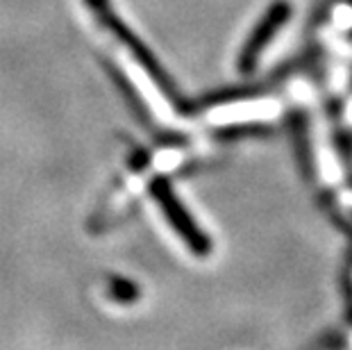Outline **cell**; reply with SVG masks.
Returning <instances> with one entry per match:
<instances>
[{"mask_svg": "<svg viewBox=\"0 0 352 350\" xmlns=\"http://www.w3.org/2000/svg\"><path fill=\"white\" fill-rule=\"evenodd\" d=\"M85 3L89 5V10L96 14V19L100 21V25L107 28L109 32L114 34L127 50H130V55L137 59L141 66H144V71L148 73V76H151V80L155 82V85L162 89V94L166 96V98L177 107L179 105V94L175 91L173 82L168 80L166 71L162 69L160 62H157V59L153 57L151 50H148L144 43H141V39H137V36L132 34V30L116 17L114 10H111V5H109V0H85Z\"/></svg>", "mask_w": 352, "mask_h": 350, "instance_id": "cell-1", "label": "cell"}, {"mask_svg": "<svg viewBox=\"0 0 352 350\" xmlns=\"http://www.w3.org/2000/svg\"><path fill=\"white\" fill-rule=\"evenodd\" d=\"M151 193L157 207L166 216L168 226L179 234V239L186 243V248L200 257H207L209 252H212V241H209V237L200 230L198 223L193 221V216L186 212V207L182 205V200L175 196V191L166 177H155L151 182Z\"/></svg>", "mask_w": 352, "mask_h": 350, "instance_id": "cell-2", "label": "cell"}, {"mask_svg": "<svg viewBox=\"0 0 352 350\" xmlns=\"http://www.w3.org/2000/svg\"><path fill=\"white\" fill-rule=\"evenodd\" d=\"M291 3L289 0H275V3L264 12V17L259 19V23L254 25L250 36L245 39L241 53H239V71L241 73H252L257 66L261 53L268 43L273 41V36L280 32L282 25L291 19Z\"/></svg>", "mask_w": 352, "mask_h": 350, "instance_id": "cell-3", "label": "cell"}, {"mask_svg": "<svg viewBox=\"0 0 352 350\" xmlns=\"http://www.w3.org/2000/svg\"><path fill=\"white\" fill-rule=\"evenodd\" d=\"M109 296L114 298V300L118 303H132V300H137V287L132 285L130 280H121V278H114L109 282Z\"/></svg>", "mask_w": 352, "mask_h": 350, "instance_id": "cell-4", "label": "cell"}]
</instances>
